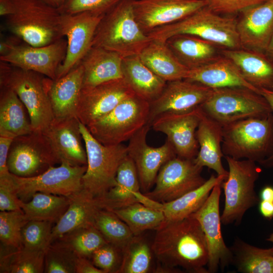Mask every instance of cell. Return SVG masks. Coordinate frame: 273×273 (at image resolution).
<instances>
[{"label": "cell", "mask_w": 273, "mask_h": 273, "mask_svg": "<svg viewBox=\"0 0 273 273\" xmlns=\"http://www.w3.org/2000/svg\"><path fill=\"white\" fill-rule=\"evenodd\" d=\"M151 248L159 264L157 272L209 273L208 248L201 226L190 216L177 221L165 220L155 230Z\"/></svg>", "instance_id": "6da1fadb"}, {"label": "cell", "mask_w": 273, "mask_h": 273, "mask_svg": "<svg viewBox=\"0 0 273 273\" xmlns=\"http://www.w3.org/2000/svg\"><path fill=\"white\" fill-rule=\"evenodd\" d=\"M12 13L6 26L16 37L34 47L52 43L64 37L62 14L44 0H12Z\"/></svg>", "instance_id": "7a4b0ae2"}, {"label": "cell", "mask_w": 273, "mask_h": 273, "mask_svg": "<svg viewBox=\"0 0 273 273\" xmlns=\"http://www.w3.org/2000/svg\"><path fill=\"white\" fill-rule=\"evenodd\" d=\"M134 0H120L102 18L92 47L119 54L123 58L139 55L152 40L141 28L133 12Z\"/></svg>", "instance_id": "3957f363"}, {"label": "cell", "mask_w": 273, "mask_h": 273, "mask_svg": "<svg viewBox=\"0 0 273 273\" xmlns=\"http://www.w3.org/2000/svg\"><path fill=\"white\" fill-rule=\"evenodd\" d=\"M152 39L165 41L178 34L198 36L222 49L242 48L237 30V16H221L206 6L185 18L158 27L147 34Z\"/></svg>", "instance_id": "277c9868"}, {"label": "cell", "mask_w": 273, "mask_h": 273, "mask_svg": "<svg viewBox=\"0 0 273 273\" xmlns=\"http://www.w3.org/2000/svg\"><path fill=\"white\" fill-rule=\"evenodd\" d=\"M0 61V85L12 89L28 112L33 131L42 132L54 119L48 95L49 78Z\"/></svg>", "instance_id": "5b68a950"}, {"label": "cell", "mask_w": 273, "mask_h": 273, "mask_svg": "<svg viewBox=\"0 0 273 273\" xmlns=\"http://www.w3.org/2000/svg\"><path fill=\"white\" fill-rule=\"evenodd\" d=\"M224 156L260 163L273 151V114L249 118L222 126Z\"/></svg>", "instance_id": "8992f818"}, {"label": "cell", "mask_w": 273, "mask_h": 273, "mask_svg": "<svg viewBox=\"0 0 273 273\" xmlns=\"http://www.w3.org/2000/svg\"><path fill=\"white\" fill-rule=\"evenodd\" d=\"M224 157L229 174L221 183L224 206L221 221L224 225H238L246 212L259 202L254 188L261 170L253 161L238 160L227 156Z\"/></svg>", "instance_id": "52a82bcc"}, {"label": "cell", "mask_w": 273, "mask_h": 273, "mask_svg": "<svg viewBox=\"0 0 273 273\" xmlns=\"http://www.w3.org/2000/svg\"><path fill=\"white\" fill-rule=\"evenodd\" d=\"M79 127L87 156V168L82 177L83 189L100 198L115 185L118 168L127 155V147L122 144L103 145L80 122Z\"/></svg>", "instance_id": "ba28073f"}, {"label": "cell", "mask_w": 273, "mask_h": 273, "mask_svg": "<svg viewBox=\"0 0 273 273\" xmlns=\"http://www.w3.org/2000/svg\"><path fill=\"white\" fill-rule=\"evenodd\" d=\"M200 107L222 126L249 118L265 117L272 113L269 104L261 94L240 86L213 88Z\"/></svg>", "instance_id": "9c48e42d"}, {"label": "cell", "mask_w": 273, "mask_h": 273, "mask_svg": "<svg viewBox=\"0 0 273 273\" xmlns=\"http://www.w3.org/2000/svg\"><path fill=\"white\" fill-rule=\"evenodd\" d=\"M149 112L150 103L134 95L86 127L102 144H121L148 124Z\"/></svg>", "instance_id": "30bf717a"}, {"label": "cell", "mask_w": 273, "mask_h": 273, "mask_svg": "<svg viewBox=\"0 0 273 273\" xmlns=\"http://www.w3.org/2000/svg\"><path fill=\"white\" fill-rule=\"evenodd\" d=\"M18 39L1 42L0 61L56 79L58 70L66 56L67 40L62 38L47 46L34 47L21 44Z\"/></svg>", "instance_id": "8fae6325"}, {"label": "cell", "mask_w": 273, "mask_h": 273, "mask_svg": "<svg viewBox=\"0 0 273 273\" xmlns=\"http://www.w3.org/2000/svg\"><path fill=\"white\" fill-rule=\"evenodd\" d=\"M60 164L51 166L32 177H19L12 174L19 198L26 202L37 192L69 197L81 191L86 165H72L66 162Z\"/></svg>", "instance_id": "7c38bea8"}, {"label": "cell", "mask_w": 273, "mask_h": 273, "mask_svg": "<svg viewBox=\"0 0 273 273\" xmlns=\"http://www.w3.org/2000/svg\"><path fill=\"white\" fill-rule=\"evenodd\" d=\"M59 163L47 139L42 132L14 138L7 159L10 172L23 177H32Z\"/></svg>", "instance_id": "4fadbf2b"}, {"label": "cell", "mask_w": 273, "mask_h": 273, "mask_svg": "<svg viewBox=\"0 0 273 273\" xmlns=\"http://www.w3.org/2000/svg\"><path fill=\"white\" fill-rule=\"evenodd\" d=\"M202 169L193 159L176 156L162 166L153 187L144 194L162 203L175 200L205 183Z\"/></svg>", "instance_id": "5bb4252c"}, {"label": "cell", "mask_w": 273, "mask_h": 273, "mask_svg": "<svg viewBox=\"0 0 273 273\" xmlns=\"http://www.w3.org/2000/svg\"><path fill=\"white\" fill-rule=\"evenodd\" d=\"M222 182L214 187L202 206L190 215L199 222L206 238L209 252L207 266L209 273L216 272L219 267L224 268L232 263L233 260L232 252L225 245L221 230L219 200Z\"/></svg>", "instance_id": "9a60e30c"}, {"label": "cell", "mask_w": 273, "mask_h": 273, "mask_svg": "<svg viewBox=\"0 0 273 273\" xmlns=\"http://www.w3.org/2000/svg\"><path fill=\"white\" fill-rule=\"evenodd\" d=\"M104 15L92 12L73 15L62 14V32L67 38V46L66 56L58 70L56 79L78 65L92 47L96 29Z\"/></svg>", "instance_id": "2e32d148"}, {"label": "cell", "mask_w": 273, "mask_h": 273, "mask_svg": "<svg viewBox=\"0 0 273 273\" xmlns=\"http://www.w3.org/2000/svg\"><path fill=\"white\" fill-rule=\"evenodd\" d=\"M200 115V106L185 112H166L156 117L150 126L166 135L177 156L194 159L199 149L196 130Z\"/></svg>", "instance_id": "e0dca14e"}, {"label": "cell", "mask_w": 273, "mask_h": 273, "mask_svg": "<svg viewBox=\"0 0 273 273\" xmlns=\"http://www.w3.org/2000/svg\"><path fill=\"white\" fill-rule=\"evenodd\" d=\"M150 127L146 124L142 128L129 140L127 146V155L134 163L141 191L144 194L152 189L162 166L177 156L173 147L167 140L158 147L148 145L146 138Z\"/></svg>", "instance_id": "ac0fdd59"}, {"label": "cell", "mask_w": 273, "mask_h": 273, "mask_svg": "<svg viewBox=\"0 0 273 273\" xmlns=\"http://www.w3.org/2000/svg\"><path fill=\"white\" fill-rule=\"evenodd\" d=\"M135 94L123 78L82 88L78 103L77 117L88 126L108 114L119 103Z\"/></svg>", "instance_id": "d6986e66"}, {"label": "cell", "mask_w": 273, "mask_h": 273, "mask_svg": "<svg viewBox=\"0 0 273 273\" xmlns=\"http://www.w3.org/2000/svg\"><path fill=\"white\" fill-rule=\"evenodd\" d=\"M207 4V0H134L133 9L138 23L147 34L181 20Z\"/></svg>", "instance_id": "ffe728a7"}, {"label": "cell", "mask_w": 273, "mask_h": 273, "mask_svg": "<svg viewBox=\"0 0 273 273\" xmlns=\"http://www.w3.org/2000/svg\"><path fill=\"white\" fill-rule=\"evenodd\" d=\"M213 88L187 79L167 82L161 94L150 103L148 124L166 112H179L194 109L210 96ZM151 127V126H150Z\"/></svg>", "instance_id": "44dd1931"}, {"label": "cell", "mask_w": 273, "mask_h": 273, "mask_svg": "<svg viewBox=\"0 0 273 273\" xmlns=\"http://www.w3.org/2000/svg\"><path fill=\"white\" fill-rule=\"evenodd\" d=\"M77 117L54 118L42 132L47 139L60 164L86 165L87 156Z\"/></svg>", "instance_id": "7402d4cb"}, {"label": "cell", "mask_w": 273, "mask_h": 273, "mask_svg": "<svg viewBox=\"0 0 273 273\" xmlns=\"http://www.w3.org/2000/svg\"><path fill=\"white\" fill-rule=\"evenodd\" d=\"M237 17L242 48L264 53L273 35V0L249 7Z\"/></svg>", "instance_id": "603a6c76"}, {"label": "cell", "mask_w": 273, "mask_h": 273, "mask_svg": "<svg viewBox=\"0 0 273 273\" xmlns=\"http://www.w3.org/2000/svg\"><path fill=\"white\" fill-rule=\"evenodd\" d=\"M83 78V68L78 64L58 79H49L47 92L54 118L77 117Z\"/></svg>", "instance_id": "cb8c5ba5"}, {"label": "cell", "mask_w": 273, "mask_h": 273, "mask_svg": "<svg viewBox=\"0 0 273 273\" xmlns=\"http://www.w3.org/2000/svg\"><path fill=\"white\" fill-rule=\"evenodd\" d=\"M222 126L207 115L201 108L200 119L196 130L199 149L193 159L198 166L214 170L217 175L225 177L229 172L222 164Z\"/></svg>", "instance_id": "d4e9b609"}, {"label": "cell", "mask_w": 273, "mask_h": 273, "mask_svg": "<svg viewBox=\"0 0 273 273\" xmlns=\"http://www.w3.org/2000/svg\"><path fill=\"white\" fill-rule=\"evenodd\" d=\"M221 53L237 66L244 79L260 92L273 91V62L263 52L243 48L222 49Z\"/></svg>", "instance_id": "484cf974"}, {"label": "cell", "mask_w": 273, "mask_h": 273, "mask_svg": "<svg viewBox=\"0 0 273 273\" xmlns=\"http://www.w3.org/2000/svg\"><path fill=\"white\" fill-rule=\"evenodd\" d=\"M123 59L115 52L91 47L78 64L83 71L82 88L123 78Z\"/></svg>", "instance_id": "4316f807"}, {"label": "cell", "mask_w": 273, "mask_h": 273, "mask_svg": "<svg viewBox=\"0 0 273 273\" xmlns=\"http://www.w3.org/2000/svg\"><path fill=\"white\" fill-rule=\"evenodd\" d=\"M185 79L211 88L240 86L260 92L243 77L235 64L221 54L215 60L198 68L189 69Z\"/></svg>", "instance_id": "83f0119b"}, {"label": "cell", "mask_w": 273, "mask_h": 273, "mask_svg": "<svg viewBox=\"0 0 273 273\" xmlns=\"http://www.w3.org/2000/svg\"><path fill=\"white\" fill-rule=\"evenodd\" d=\"M69 198L67 210L53 228L52 243L74 230L94 225L96 217L102 209L98 198L83 189Z\"/></svg>", "instance_id": "f1b7e54d"}, {"label": "cell", "mask_w": 273, "mask_h": 273, "mask_svg": "<svg viewBox=\"0 0 273 273\" xmlns=\"http://www.w3.org/2000/svg\"><path fill=\"white\" fill-rule=\"evenodd\" d=\"M165 42L179 62L189 69L208 64L221 55V48L194 35H175Z\"/></svg>", "instance_id": "f546056e"}, {"label": "cell", "mask_w": 273, "mask_h": 273, "mask_svg": "<svg viewBox=\"0 0 273 273\" xmlns=\"http://www.w3.org/2000/svg\"><path fill=\"white\" fill-rule=\"evenodd\" d=\"M141 192L136 167L127 155L118 168L115 185L98 199L102 209L113 210L139 202Z\"/></svg>", "instance_id": "4dcf8cb0"}, {"label": "cell", "mask_w": 273, "mask_h": 273, "mask_svg": "<svg viewBox=\"0 0 273 273\" xmlns=\"http://www.w3.org/2000/svg\"><path fill=\"white\" fill-rule=\"evenodd\" d=\"M139 56L147 67L166 82L185 79L189 70L179 62L165 41L152 39Z\"/></svg>", "instance_id": "1f68e13d"}, {"label": "cell", "mask_w": 273, "mask_h": 273, "mask_svg": "<svg viewBox=\"0 0 273 273\" xmlns=\"http://www.w3.org/2000/svg\"><path fill=\"white\" fill-rule=\"evenodd\" d=\"M122 73L135 95L149 103L158 97L167 82L147 67L139 55L123 59Z\"/></svg>", "instance_id": "d6a6232c"}, {"label": "cell", "mask_w": 273, "mask_h": 273, "mask_svg": "<svg viewBox=\"0 0 273 273\" xmlns=\"http://www.w3.org/2000/svg\"><path fill=\"white\" fill-rule=\"evenodd\" d=\"M27 109L12 89L1 86L0 134L15 138L33 131Z\"/></svg>", "instance_id": "836d02e7"}, {"label": "cell", "mask_w": 273, "mask_h": 273, "mask_svg": "<svg viewBox=\"0 0 273 273\" xmlns=\"http://www.w3.org/2000/svg\"><path fill=\"white\" fill-rule=\"evenodd\" d=\"M226 178L223 176L212 174L198 188L172 201L161 203L160 210L165 220L177 221L190 216L202 206L214 187Z\"/></svg>", "instance_id": "e575fe53"}, {"label": "cell", "mask_w": 273, "mask_h": 273, "mask_svg": "<svg viewBox=\"0 0 273 273\" xmlns=\"http://www.w3.org/2000/svg\"><path fill=\"white\" fill-rule=\"evenodd\" d=\"M230 249L232 263L238 272L273 273V255L269 249L258 248L237 239Z\"/></svg>", "instance_id": "d590c367"}, {"label": "cell", "mask_w": 273, "mask_h": 273, "mask_svg": "<svg viewBox=\"0 0 273 273\" xmlns=\"http://www.w3.org/2000/svg\"><path fill=\"white\" fill-rule=\"evenodd\" d=\"M69 198L41 192L35 193L21 209L28 220L47 221L56 223L67 210Z\"/></svg>", "instance_id": "8d00e7d4"}, {"label": "cell", "mask_w": 273, "mask_h": 273, "mask_svg": "<svg viewBox=\"0 0 273 273\" xmlns=\"http://www.w3.org/2000/svg\"><path fill=\"white\" fill-rule=\"evenodd\" d=\"M110 210L127 225L134 236L148 230H155L165 219L162 211L140 202Z\"/></svg>", "instance_id": "74e56055"}, {"label": "cell", "mask_w": 273, "mask_h": 273, "mask_svg": "<svg viewBox=\"0 0 273 273\" xmlns=\"http://www.w3.org/2000/svg\"><path fill=\"white\" fill-rule=\"evenodd\" d=\"M0 272L42 273L44 270L45 251L22 248L1 253Z\"/></svg>", "instance_id": "f35d334b"}, {"label": "cell", "mask_w": 273, "mask_h": 273, "mask_svg": "<svg viewBox=\"0 0 273 273\" xmlns=\"http://www.w3.org/2000/svg\"><path fill=\"white\" fill-rule=\"evenodd\" d=\"M56 240L69 248L78 257L89 259L96 250L108 243L95 225L74 230Z\"/></svg>", "instance_id": "ab89813d"}, {"label": "cell", "mask_w": 273, "mask_h": 273, "mask_svg": "<svg viewBox=\"0 0 273 273\" xmlns=\"http://www.w3.org/2000/svg\"><path fill=\"white\" fill-rule=\"evenodd\" d=\"M151 245L141 235L134 236L123 250L118 273H147L151 266Z\"/></svg>", "instance_id": "60d3db41"}, {"label": "cell", "mask_w": 273, "mask_h": 273, "mask_svg": "<svg viewBox=\"0 0 273 273\" xmlns=\"http://www.w3.org/2000/svg\"><path fill=\"white\" fill-rule=\"evenodd\" d=\"M94 225L108 243L122 251L134 236L127 225L114 212L108 209L99 210Z\"/></svg>", "instance_id": "b9f144b4"}, {"label": "cell", "mask_w": 273, "mask_h": 273, "mask_svg": "<svg viewBox=\"0 0 273 273\" xmlns=\"http://www.w3.org/2000/svg\"><path fill=\"white\" fill-rule=\"evenodd\" d=\"M22 210L0 211V240L3 246L13 249L23 248L22 230L28 222Z\"/></svg>", "instance_id": "7bdbcfd3"}, {"label": "cell", "mask_w": 273, "mask_h": 273, "mask_svg": "<svg viewBox=\"0 0 273 273\" xmlns=\"http://www.w3.org/2000/svg\"><path fill=\"white\" fill-rule=\"evenodd\" d=\"M78 257L59 241H55L45 251L46 273H75Z\"/></svg>", "instance_id": "ee69618b"}, {"label": "cell", "mask_w": 273, "mask_h": 273, "mask_svg": "<svg viewBox=\"0 0 273 273\" xmlns=\"http://www.w3.org/2000/svg\"><path fill=\"white\" fill-rule=\"evenodd\" d=\"M53 224L47 221L28 220L22 230L23 247L31 250L46 251L52 244Z\"/></svg>", "instance_id": "f6af8a7d"}, {"label": "cell", "mask_w": 273, "mask_h": 273, "mask_svg": "<svg viewBox=\"0 0 273 273\" xmlns=\"http://www.w3.org/2000/svg\"><path fill=\"white\" fill-rule=\"evenodd\" d=\"M123 251L109 243L96 250L90 259L94 265L104 273H118Z\"/></svg>", "instance_id": "bcb514c9"}, {"label": "cell", "mask_w": 273, "mask_h": 273, "mask_svg": "<svg viewBox=\"0 0 273 273\" xmlns=\"http://www.w3.org/2000/svg\"><path fill=\"white\" fill-rule=\"evenodd\" d=\"M120 0H66L59 9L62 14L73 15L84 12L105 14Z\"/></svg>", "instance_id": "7dc6e473"}, {"label": "cell", "mask_w": 273, "mask_h": 273, "mask_svg": "<svg viewBox=\"0 0 273 273\" xmlns=\"http://www.w3.org/2000/svg\"><path fill=\"white\" fill-rule=\"evenodd\" d=\"M22 202L18 197L16 184L12 174L0 177V210H22Z\"/></svg>", "instance_id": "c3c4849f"}, {"label": "cell", "mask_w": 273, "mask_h": 273, "mask_svg": "<svg viewBox=\"0 0 273 273\" xmlns=\"http://www.w3.org/2000/svg\"><path fill=\"white\" fill-rule=\"evenodd\" d=\"M207 6L215 13L236 16L243 10L268 0H207Z\"/></svg>", "instance_id": "681fc988"}, {"label": "cell", "mask_w": 273, "mask_h": 273, "mask_svg": "<svg viewBox=\"0 0 273 273\" xmlns=\"http://www.w3.org/2000/svg\"><path fill=\"white\" fill-rule=\"evenodd\" d=\"M15 137L5 134H0V177L10 175L7 159L11 144Z\"/></svg>", "instance_id": "f907efd6"}, {"label": "cell", "mask_w": 273, "mask_h": 273, "mask_svg": "<svg viewBox=\"0 0 273 273\" xmlns=\"http://www.w3.org/2000/svg\"><path fill=\"white\" fill-rule=\"evenodd\" d=\"M75 273H104V272L97 267L90 259L78 257L76 263Z\"/></svg>", "instance_id": "816d5d0a"}, {"label": "cell", "mask_w": 273, "mask_h": 273, "mask_svg": "<svg viewBox=\"0 0 273 273\" xmlns=\"http://www.w3.org/2000/svg\"><path fill=\"white\" fill-rule=\"evenodd\" d=\"M260 94L265 98L271 108L273 114V91L265 89L260 90ZM262 166L270 168L273 167V151L271 154L261 161L260 163Z\"/></svg>", "instance_id": "f5cc1de1"}, {"label": "cell", "mask_w": 273, "mask_h": 273, "mask_svg": "<svg viewBox=\"0 0 273 273\" xmlns=\"http://www.w3.org/2000/svg\"><path fill=\"white\" fill-rule=\"evenodd\" d=\"M259 210L263 217L267 219L273 218V202L261 200L259 204Z\"/></svg>", "instance_id": "db71d44e"}, {"label": "cell", "mask_w": 273, "mask_h": 273, "mask_svg": "<svg viewBox=\"0 0 273 273\" xmlns=\"http://www.w3.org/2000/svg\"><path fill=\"white\" fill-rule=\"evenodd\" d=\"M13 4L12 0H0V15L8 16L13 12Z\"/></svg>", "instance_id": "11a10c76"}, {"label": "cell", "mask_w": 273, "mask_h": 273, "mask_svg": "<svg viewBox=\"0 0 273 273\" xmlns=\"http://www.w3.org/2000/svg\"><path fill=\"white\" fill-rule=\"evenodd\" d=\"M260 199L273 202V187L267 186L264 187L260 192Z\"/></svg>", "instance_id": "9f6ffc18"}, {"label": "cell", "mask_w": 273, "mask_h": 273, "mask_svg": "<svg viewBox=\"0 0 273 273\" xmlns=\"http://www.w3.org/2000/svg\"><path fill=\"white\" fill-rule=\"evenodd\" d=\"M264 53L273 62V35Z\"/></svg>", "instance_id": "6f0895ef"}, {"label": "cell", "mask_w": 273, "mask_h": 273, "mask_svg": "<svg viewBox=\"0 0 273 273\" xmlns=\"http://www.w3.org/2000/svg\"><path fill=\"white\" fill-rule=\"evenodd\" d=\"M53 7L59 9L65 3L66 0H44Z\"/></svg>", "instance_id": "680465c9"}, {"label": "cell", "mask_w": 273, "mask_h": 273, "mask_svg": "<svg viewBox=\"0 0 273 273\" xmlns=\"http://www.w3.org/2000/svg\"><path fill=\"white\" fill-rule=\"evenodd\" d=\"M267 241L272 243V247L269 249L271 254L273 255V232L269 235V237L267 239Z\"/></svg>", "instance_id": "91938a15"}]
</instances>
